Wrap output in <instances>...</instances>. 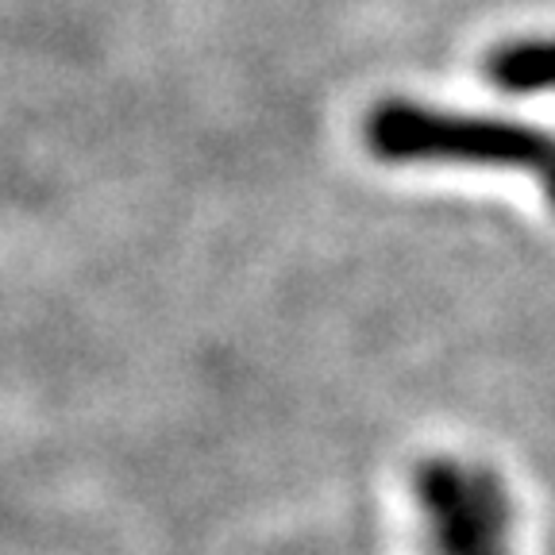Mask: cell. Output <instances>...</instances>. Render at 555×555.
<instances>
[{
  "instance_id": "1",
  "label": "cell",
  "mask_w": 555,
  "mask_h": 555,
  "mask_svg": "<svg viewBox=\"0 0 555 555\" xmlns=\"http://www.w3.org/2000/svg\"><path fill=\"white\" fill-rule=\"evenodd\" d=\"M366 147L382 163H451L520 170L555 208V135L517 120L443 113L413 101H382L366 116Z\"/></svg>"
},
{
  "instance_id": "3",
  "label": "cell",
  "mask_w": 555,
  "mask_h": 555,
  "mask_svg": "<svg viewBox=\"0 0 555 555\" xmlns=\"http://www.w3.org/2000/svg\"><path fill=\"white\" fill-rule=\"evenodd\" d=\"M486 78L509 93H555V39H513L490 51Z\"/></svg>"
},
{
  "instance_id": "2",
  "label": "cell",
  "mask_w": 555,
  "mask_h": 555,
  "mask_svg": "<svg viewBox=\"0 0 555 555\" xmlns=\"http://www.w3.org/2000/svg\"><path fill=\"white\" fill-rule=\"evenodd\" d=\"M413 498L428 555H513V505L490 467L433 455L416 467Z\"/></svg>"
}]
</instances>
